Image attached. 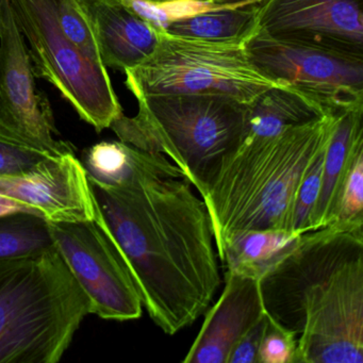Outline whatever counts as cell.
I'll list each match as a JSON object with an SVG mask.
<instances>
[{
	"mask_svg": "<svg viewBox=\"0 0 363 363\" xmlns=\"http://www.w3.org/2000/svg\"><path fill=\"white\" fill-rule=\"evenodd\" d=\"M142 303L167 335L205 313L220 286L209 212L172 163L118 186L91 184Z\"/></svg>",
	"mask_w": 363,
	"mask_h": 363,
	"instance_id": "1",
	"label": "cell"
},
{
	"mask_svg": "<svg viewBox=\"0 0 363 363\" xmlns=\"http://www.w3.org/2000/svg\"><path fill=\"white\" fill-rule=\"evenodd\" d=\"M267 315L296 337L295 363L363 362V233L295 238L259 277Z\"/></svg>",
	"mask_w": 363,
	"mask_h": 363,
	"instance_id": "2",
	"label": "cell"
},
{
	"mask_svg": "<svg viewBox=\"0 0 363 363\" xmlns=\"http://www.w3.org/2000/svg\"><path fill=\"white\" fill-rule=\"evenodd\" d=\"M337 113L242 142L225 157L199 192L209 212L216 247L238 231L293 233L299 188L326 148Z\"/></svg>",
	"mask_w": 363,
	"mask_h": 363,
	"instance_id": "3",
	"label": "cell"
},
{
	"mask_svg": "<svg viewBox=\"0 0 363 363\" xmlns=\"http://www.w3.org/2000/svg\"><path fill=\"white\" fill-rule=\"evenodd\" d=\"M92 314L56 246L0 258V363H57Z\"/></svg>",
	"mask_w": 363,
	"mask_h": 363,
	"instance_id": "4",
	"label": "cell"
},
{
	"mask_svg": "<svg viewBox=\"0 0 363 363\" xmlns=\"http://www.w3.org/2000/svg\"><path fill=\"white\" fill-rule=\"evenodd\" d=\"M135 116L121 114L109 129L120 141L169 159L197 191L241 143L246 106L218 94L135 97Z\"/></svg>",
	"mask_w": 363,
	"mask_h": 363,
	"instance_id": "5",
	"label": "cell"
},
{
	"mask_svg": "<svg viewBox=\"0 0 363 363\" xmlns=\"http://www.w3.org/2000/svg\"><path fill=\"white\" fill-rule=\"evenodd\" d=\"M133 96L218 94L250 105L261 93L284 84L250 60L245 44L216 43L174 37L162 31L156 52L124 72Z\"/></svg>",
	"mask_w": 363,
	"mask_h": 363,
	"instance_id": "6",
	"label": "cell"
},
{
	"mask_svg": "<svg viewBox=\"0 0 363 363\" xmlns=\"http://www.w3.org/2000/svg\"><path fill=\"white\" fill-rule=\"evenodd\" d=\"M35 75L50 82L97 133L124 113L107 67L63 33L52 0H10Z\"/></svg>",
	"mask_w": 363,
	"mask_h": 363,
	"instance_id": "7",
	"label": "cell"
},
{
	"mask_svg": "<svg viewBox=\"0 0 363 363\" xmlns=\"http://www.w3.org/2000/svg\"><path fill=\"white\" fill-rule=\"evenodd\" d=\"M250 60L329 112L363 106V55L259 30L247 43Z\"/></svg>",
	"mask_w": 363,
	"mask_h": 363,
	"instance_id": "8",
	"label": "cell"
},
{
	"mask_svg": "<svg viewBox=\"0 0 363 363\" xmlns=\"http://www.w3.org/2000/svg\"><path fill=\"white\" fill-rule=\"evenodd\" d=\"M48 224L54 245L90 298L92 314L120 322L141 318V297L97 203L94 220Z\"/></svg>",
	"mask_w": 363,
	"mask_h": 363,
	"instance_id": "9",
	"label": "cell"
},
{
	"mask_svg": "<svg viewBox=\"0 0 363 363\" xmlns=\"http://www.w3.org/2000/svg\"><path fill=\"white\" fill-rule=\"evenodd\" d=\"M0 130L57 156L74 152L69 143L57 139L52 107L38 89L28 48L10 0L0 1Z\"/></svg>",
	"mask_w": 363,
	"mask_h": 363,
	"instance_id": "10",
	"label": "cell"
},
{
	"mask_svg": "<svg viewBox=\"0 0 363 363\" xmlns=\"http://www.w3.org/2000/svg\"><path fill=\"white\" fill-rule=\"evenodd\" d=\"M0 195L26 206L48 223L92 220L96 199L74 152L52 157L20 175L0 176Z\"/></svg>",
	"mask_w": 363,
	"mask_h": 363,
	"instance_id": "11",
	"label": "cell"
},
{
	"mask_svg": "<svg viewBox=\"0 0 363 363\" xmlns=\"http://www.w3.org/2000/svg\"><path fill=\"white\" fill-rule=\"evenodd\" d=\"M259 30L363 55V0H262Z\"/></svg>",
	"mask_w": 363,
	"mask_h": 363,
	"instance_id": "12",
	"label": "cell"
},
{
	"mask_svg": "<svg viewBox=\"0 0 363 363\" xmlns=\"http://www.w3.org/2000/svg\"><path fill=\"white\" fill-rule=\"evenodd\" d=\"M206 312L203 326L182 362L227 363L238 342L265 314L259 277L225 271L224 290Z\"/></svg>",
	"mask_w": 363,
	"mask_h": 363,
	"instance_id": "13",
	"label": "cell"
},
{
	"mask_svg": "<svg viewBox=\"0 0 363 363\" xmlns=\"http://www.w3.org/2000/svg\"><path fill=\"white\" fill-rule=\"evenodd\" d=\"M94 25L101 61L106 67L126 72L156 52L162 31L121 1H101L86 7Z\"/></svg>",
	"mask_w": 363,
	"mask_h": 363,
	"instance_id": "14",
	"label": "cell"
},
{
	"mask_svg": "<svg viewBox=\"0 0 363 363\" xmlns=\"http://www.w3.org/2000/svg\"><path fill=\"white\" fill-rule=\"evenodd\" d=\"M363 157V106L337 113L325 150L320 192L310 220V230L330 226L348 176Z\"/></svg>",
	"mask_w": 363,
	"mask_h": 363,
	"instance_id": "15",
	"label": "cell"
},
{
	"mask_svg": "<svg viewBox=\"0 0 363 363\" xmlns=\"http://www.w3.org/2000/svg\"><path fill=\"white\" fill-rule=\"evenodd\" d=\"M333 112L288 86H274L261 93L246 106L245 126L242 142L273 137L284 129L306 124Z\"/></svg>",
	"mask_w": 363,
	"mask_h": 363,
	"instance_id": "16",
	"label": "cell"
},
{
	"mask_svg": "<svg viewBox=\"0 0 363 363\" xmlns=\"http://www.w3.org/2000/svg\"><path fill=\"white\" fill-rule=\"evenodd\" d=\"M258 5L214 8L173 21L163 31L184 39L246 44L260 29Z\"/></svg>",
	"mask_w": 363,
	"mask_h": 363,
	"instance_id": "17",
	"label": "cell"
},
{
	"mask_svg": "<svg viewBox=\"0 0 363 363\" xmlns=\"http://www.w3.org/2000/svg\"><path fill=\"white\" fill-rule=\"evenodd\" d=\"M82 162L89 182L104 186H123L173 163L162 155L145 152L122 141L101 142L91 146Z\"/></svg>",
	"mask_w": 363,
	"mask_h": 363,
	"instance_id": "18",
	"label": "cell"
},
{
	"mask_svg": "<svg viewBox=\"0 0 363 363\" xmlns=\"http://www.w3.org/2000/svg\"><path fill=\"white\" fill-rule=\"evenodd\" d=\"M298 235L286 230H243L227 235L216 247L225 271L260 277L279 252Z\"/></svg>",
	"mask_w": 363,
	"mask_h": 363,
	"instance_id": "19",
	"label": "cell"
},
{
	"mask_svg": "<svg viewBox=\"0 0 363 363\" xmlns=\"http://www.w3.org/2000/svg\"><path fill=\"white\" fill-rule=\"evenodd\" d=\"M54 245L48 222L33 214L0 218V258L40 252Z\"/></svg>",
	"mask_w": 363,
	"mask_h": 363,
	"instance_id": "20",
	"label": "cell"
},
{
	"mask_svg": "<svg viewBox=\"0 0 363 363\" xmlns=\"http://www.w3.org/2000/svg\"><path fill=\"white\" fill-rule=\"evenodd\" d=\"M52 5L63 33L89 58L103 65L94 25L86 8L78 0H52Z\"/></svg>",
	"mask_w": 363,
	"mask_h": 363,
	"instance_id": "21",
	"label": "cell"
},
{
	"mask_svg": "<svg viewBox=\"0 0 363 363\" xmlns=\"http://www.w3.org/2000/svg\"><path fill=\"white\" fill-rule=\"evenodd\" d=\"M52 157L58 156L33 142L0 130V176L26 173Z\"/></svg>",
	"mask_w": 363,
	"mask_h": 363,
	"instance_id": "22",
	"label": "cell"
},
{
	"mask_svg": "<svg viewBox=\"0 0 363 363\" xmlns=\"http://www.w3.org/2000/svg\"><path fill=\"white\" fill-rule=\"evenodd\" d=\"M327 227L363 233V157L354 163L342 192L335 220Z\"/></svg>",
	"mask_w": 363,
	"mask_h": 363,
	"instance_id": "23",
	"label": "cell"
},
{
	"mask_svg": "<svg viewBox=\"0 0 363 363\" xmlns=\"http://www.w3.org/2000/svg\"><path fill=\"white\" fill-rule=\"evenodd\" d=\"M325 150L326 148L318 155L299 188L296 203H295L294 218H293V233L295 235H301L303 233H309L312 211L320 192Z\"/></svg>",
	"mask_w": 363,
	"mask_h": 363,
	"instance_id": "24",
	"label": "cell"
},
{
	"mask_svg": "<svg viewBox=\"0 0 363 363\" xmlns=\"http://www.w3.org/2000/svg\"><path fill=\"white\" fill-rule=\"evenodd\" d=\"M296 345L295 335L269 318L259 350L258 363H295Z\"/></svg>",
	"mask_w": 363,
	"mask_h": 363,
	"instance_id": "25",
	"label": "cell"
},
{
	"mask_svg": "<svg viewBox=\"0 0 363 363\" xmlns=\"http://www.w3.org/2000/svg\"><path fill=\"white\" fill-rule=\"evenodd\" d=\"M269 316L267 313L250 328L231 350L227 363H258L259 350Z\"/></svg>",
	"mask_w": 363,
	"mask_h": 363,
	"instance_id": "26",
	"label": "cell"
},
{
	"mask_svg": "<svg viewBox=\"0 0 363 363\" xmlns=\"http://www.w3.org/2000/svg\"><path fill=\"white\" fill-rule=\"evenodd\" d=\"M16 214L37 216L26 206L22 205L18 201L5 196V195H0V218H9V216H16Z\"/></svg>",
	"mask_w": 363,
	"mask_h": 363,
	"instance_id": "27",
	"label": "cell"
},
{
	"mask_svg": "<svg viewBox=\"0 0 363 363\" xmlns=\"http://www.w3.org/2000/svg\"><path fill=\"white\" fill-rule=\"evenodd\" d=\"M152 3H171V1H194L207 4L216 7H241V6L258 5L262 0H148Z\"/></svg>",
	"mask_w": 363,
	"mask_h": 363,
	"instance_id": "28",
	"label": "cell"
},
{
	"mask_svg": "<svg viewBox=\"0 0 363 363\" xmlns=\"http://www.w3.org/2000/svg\"><path fill=\"white\" fill-rule=\"evenodd\" d=\"M78 1L84 7H89L94 4L101 3V1H116V0H78Z\"/></svg>",
	"mask_w": 363,
	"mask_h": 363,
	"instance_id": "29",
	"label": "cell"
},
{
	"mask_svg": "<svg viewBox=\"0 0 363 363\" xmlns=\"http://www.w3.org/2000/svg\"><path fill=\"white\" fill-rule=\"evenodd\" d=\"M0 1H1V0H0Z\"/></svg>",
	"mask_w": 363,
	"mask_h": 363,
	"instance_id": "30",
	"label": "cell"
}]
</instances>
